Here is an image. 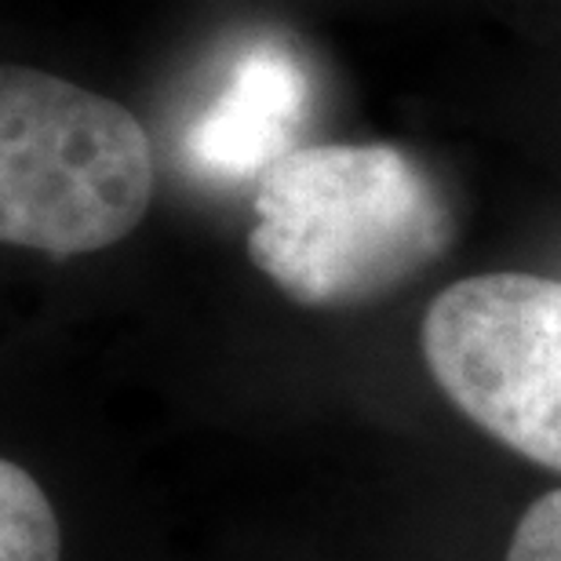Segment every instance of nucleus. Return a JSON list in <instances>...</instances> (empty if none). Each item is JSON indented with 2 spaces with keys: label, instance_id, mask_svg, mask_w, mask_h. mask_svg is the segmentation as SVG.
<instances>
[{
  "label": "nucleus",
  "instance_id": "2",
  "mask_svg": "<svg viewBox=\"0 0 561 561\" xmlns=\"http://www.w3.org/2000/svg\"><path fill=\"white\" fill-rule=\"evenodd\" d=\"M157 190L139 117L33 66L0 70V238L70 260L125 241Z\"/></svg>",
  "mask_w": 561,
  "mask_h": 561
},
{
  "label": "nucleus",
  "instance_id": "4",
  "mask_svg": "<svg viewBox=\"0 0 561 561\" xmlns=\"http://www.w3.org/2000/svg\"><path fill=\"white\" fill-rule=\"evenodd\" d=\"M310 84L302 66L280 48H255L233 66L230 81L190 128L186 153L219 179L263 175L285 157L307 117Z\"/></svg>",
  "mask_w": 561,
  "mask_h": 561
},
{
  "label": "nucleus",
  "instance_id": "1",
  "mask_svg": "<svg viewBox=\"0 0 561 561\" xmlns=\"http://www.w3.org/2000/svg\"><path fill=\"white\" fill-rule=\"evenodd\" d=\"M252 211V263L310 310L379 302L456 238L442 186L390 142L296 146L260 175Z\"/></svg>",
  "mask_w": 561,
  "mask_h": 561
},
{
  "label": "nucleus",
  "instance_id": "3",
  "mask_svg": "<svg viewBox=\"0 0 561 561\" xmlns=\"http://www.w3.org/2000/svg\"><path fill=\"white\" fill-rule=\"evenodd\" d=\"M423 362L489 437L561 474V280L478 274L423 313Z\"/></svg>",
  "mask_w": 561,
  "mask_h": 561
},
{
  "label": "nucleus",
  "instance_id": "6",
  "mask_svg": "<svg viewBox=\"0 0 561 561\" xmlns=\"http://www.w3.org/2000/svg\"><path fill=\"white\" fill-rule=\"evenodd\" d=\"M507 561H561V489L529 503L514 525Z\"/></svg>",
  "mask_w": 561,
  "mask_h": 561
},
{
  "label": "nucleus",
  "instance_id": "5",
  "mask_svg": "<svg viewBox=\"0 0 561 561\" xmlns=\"http://www.w3.org/2000/svg\"><path fill=\"white\" fill-rule=\"evenodd\" d=\"M0 561H62V529L51 500L11 459L0 463Z\"/></svg>",
  "mask_w": 561,
  "mask_h": 561
}]
</instances>
